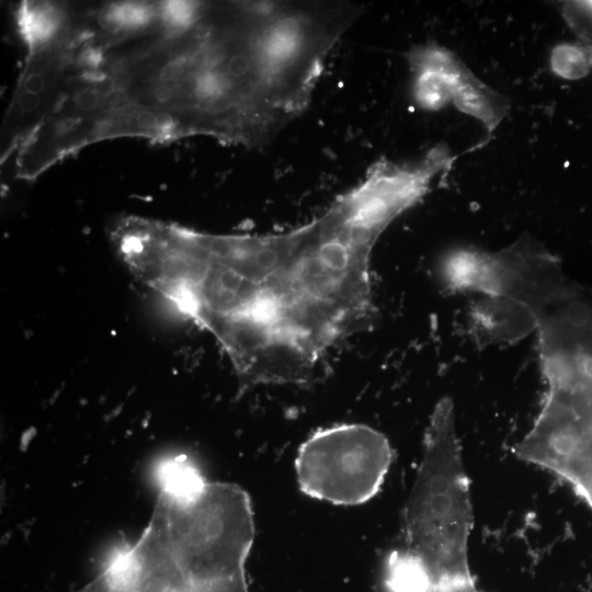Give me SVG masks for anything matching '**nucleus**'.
Returning <instances> with one entry per match:
<instances>
[{"label": "nucleus", "mask_w": 592, "mask_h": 592, "mask_svg": "<svg viewBox=\"0 0 592 592\" xmlns=\"http://www.w3.org/2000/svg\"><path fill=\"white\" fill-rule=\"evenodd\" d=\"M77 592H221L198 580L171 555L146 553L101 571Z\"/></svg>", "instance_id": "obj_8"}, {"label": "nucleus", "mask_w": 592, "mask_h": 592, "mask_svg": "<svg viewBox=\"0 0 592 592\" xmlns=\"http://www.w3.org/2000/svg\"><path fill=\"white\" fill-rule=\"evenodd\" d=\"M392 460L388 439L360 423L314 432L298 448L295 473L307 496L337 505H357L380 489Z\"/></svg>", "instance_id": "obj_6"}, {"label": "nucleus", "mask_w": 592, "mask_h": 592, "mask_svg": "<svg viewBox=\"0 0 592 592\" xmlns=\"http://www.w3.org/2000/svg\"><path fill=\"white\" fill-rule=\"evenodd\" d=\"M473 327L487 342L522 338L535 329L530 311L521 304L500 297H486L473 310Z\"/></svg>", "instance_id": "obj_9"}, {"label": "nucleus", "mask_w": 592, "mask_h": 592, "mask_svg": "<svg viewBox=\"0 0 592 592\" xmlns=\"http://www.w3.org/2000/svg\"><path fill=\"white\" fill-rule=\"evenodd\" d=\"M412 73V98L423 110L453 104L479 121L491 135L510 110L509 98L480 80L452 49L431 41L406 54Z\"/></svg>", "instance_id": "obj_7"}, {"label": "nucleus", "mask_w": 592, "mask_h": 592, "mask_svg": "<svg viewBox=\"0 0 592 592\" xmlns=\"http://www.w3.org/2000/svg\"><path fill=\"white\" fill-rule=\"evenodd\" d=\"M433 592H480L473 576L447 580L434 587Z\"/></svg>", "instance_id": "obj_11"}, {"label": "nucleus", "mask_w": 592, "mask_h": 592, "mask_svg": "<svg viewBox=\"0 0 592 592\" xmlns=\"http://www.w3.org/2000/svg\"><path fill=\"white\" fill-rule=\"evenodd\" d=\"M400 215L394 191L366 175L286 232L218 235L161 223L135 274L212 334L243 384L305 385L373 315L372 253Z\"/></svg>", "instance_id": "obj_1"}, {"label": "nucleus", "mask_w": 592, "mask_h": 592, "mask_svg": "<svg viewBox=\"0 0 592 592\" xmlns=\"http://www.w3.org/2000/svg\"><path fill=\"white\" fill-rule=\"evenodd\" d=\"M151 517L196 570L212 577L244 572L254 540V515L248 493L239 486L207 481L190 498L159 491Z\"/></svg>", "instance_id": "obj_5"}, {"label": "nucleus", "mask_w": 592, "mask_h": 592, "mask_svg": "<svg viewBox=\"0 0 592 592\" xmlns=\"http://www.w3.org/2000/svg\"><path fill=\"white\" fill-rule=\"evenodd\" d=\"M473 522L454 403L444 397L430 417L422 457L403 510L406 549L424 561L434 587L473 576L468 562Z\"/></svg>", "instance_id": "obj_3"}, {"label": "nucleus", "mask_w": 592, "mask_h": 592, "mask_svg": "<svg viewBox=\"0 0 592 592\" xmlns=\"http://www.w3.org/2000/svg\"><path fill=\"white\" fill-rule=\"evenodd\" d=\"M385 585L388 592H433L434 581L424 561L405 548L389 554Z\"/></svg>", "instance_id": "obj_10"}, {"label": "nucleus", "mask_w": 592, "mask_h": 592, "mask_svg": "<svg viewBox=\"0 0 592 592\" xmlns=\"http://www.w3.org/2000/svg\"><path fill=\"white\" fill-rule=\"evenodd\" d=\"M161 23L136 61L139 107L174 138L267 145L308 107L358 20L350 1H198Z\"/></svg>", "instance_id": "obj_2"}, {"label": "nucleus", "mask_w": 592, "mask_h": 592, "mask_svg": "<svg viewBox=\"0 0 592 592\" xmlns=\"http://www.w3.org/2000/svg\"><path fill=\"white\" fill-rule=\"evenodd\" d=\"M542 371L547 383L543 407L512 452L561 478L592 510V357Z\"/></svg>", "instance_id": "obj_4"}]
</instances>
